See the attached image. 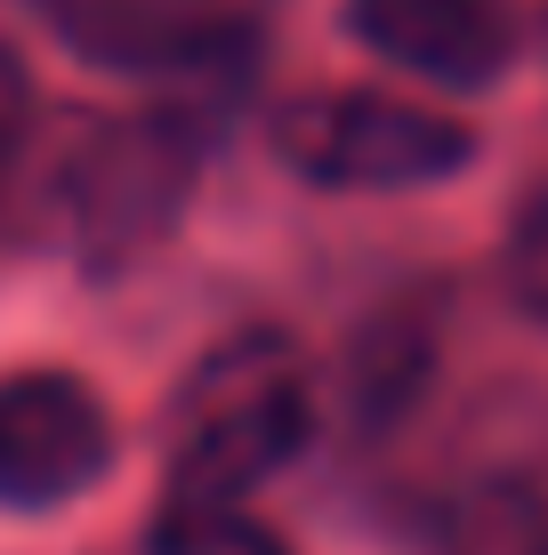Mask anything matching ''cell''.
I'll return each mask as SVG.
<instances>
[{
    "mask_svg": "<svg viewBox=\"0 0 548 555\" xmlns=\"http://www.w3.org/2000/svg\"><path fill=\"white\" fill-rule=\"evenodd\" d=\"M315 435V371L291 331L242 322L162 403V475L169 500H251Z\"/></svg>",
    "mask_w": 548,
    "mask_h": 555,
    "instance_id": "cell-1",
    "label": "cell"
},
{
    "mask_svg": "<svg viewBox=\"0 0 548 555\" xmlns=\"http://www.w3.org/2000/svg\"><path fill=\"white\" fill-rule=\"evenodd\" d=\"M275 153L291 178L331 194H411L476 162V129L387 89H307L275 113Z\"/></svg>",
    "mask_w": 548,
    "mask_h": 555,
    "instance_id": "cell-3",
    "label": "cell"
},
{
    "mask_svg": "<svg viewBox=\"0 0 548 555\" xmlns=\"http://www.w3.org/2000/svg\"><path fill=\"white\" fill-rule=\"evenodd\" d=\"M500 282H508V298H517V314L548 331V185L517 209V225H508V242H500Z\"/></svg>",
    "mask_w": 548,
    "mask_h": 555,
    "instance_id": "cell-9",
    "label": "cell"
},
{
    "mask_svg": "<svg viewBox=\"0 0 548 555\" xmlns=\"http://www.w3.org/2000/svg\"><path fill=\"white\" fill-rule=\"evenodd\" d=\"M436 555H548V500L533 483H476L444 507Z\"/></svg>",
    "mask_w": 548,
    "mask_h": 555,
    "instance_id": "cell-7",
    "label": "cell"
},
{
    "mask_svg": "<svg viewBox=\"0 0 548 555\" xmlns=\"http://www.w3.org/2000/svg\"><path fill=\"white\" fill-rule=\"evenodd\" d=\"M347 41L436 89H484L524 49V0H347Z\"/></svg>",
    "mask_w": 548,
    "mask_h": 555,
    "instance_id": "cell-6",
    "label": "cell"
},
{
    "mask_svg": "<svg viewBox=\"0 0 548 555\" xmlns=\"http://www.w3.org/2000/svg\"><path fill=\"white\" fill-rule=\"evenodd\" d=\"M81 65L129 81H226L267 41L258 0H33Z\"/></svg>",
    "mask_w": 548,
    "mask_h": 555,
    "instance_id": "cell-4",
    "label": "cell"
},
{
    "mask_svg": "<svg viewBox=\"0 0 548 555\" xmlns=\"http://www.w3.org/2000/svg\"><path fill=\"white\" fill-rule=\"evenodd\" d=\"M202 169V129L186 113H122L89 121L56 169V225L89 274H122L178 225Z\"/></svg>",
    "mask_w": 548,
    "mask_h": 555,
    "instance_id": "cell-2",
    "label": "cell"
},
{
    "mask_svg": "<svg viewBox=\"0 0 548 555\" xmlns=\"http://www.w3.org/2000/svg\"><path fill=\"white\" fill-rule=\"evenodd\" d=\"M145 555H291V540L258 524L251 500H169Z\"/></svg>",
    "mask_w": 548,
    "mask_h": 555,
    "instance_id": "cell-8",
    "label": "cell"
},
{
    "mask_svg": "<svg viewBox=\"0 0 548 555\" xmlns=\"http://www.w3.org/2000/svg\"><path fill=\"white\" fill-rule=\"evenodd\" d=\"M113 475V411L81 371H0V507L49 515Z\"/></svg>",
    "mask_w": 548,
    "mask_h": 555,
    "instance_id": "cell-5",
    "label": "cell"
},
{
    "mask_svg": "<svg viewBox=\"0 0 548 555\" xmlns=\"http://www.w3.org/2000/svg\"><path fill=\"white\" fill-rule=\"evenodd\" d=\"M25 121H33V81H25V65L0 49V153L25 138Z\"/></svg>",
    "mask_w": 548,
    "mask_h": 555,
    "instance_id": "cell-10",
    "label": "cell"
}]
</instances>
